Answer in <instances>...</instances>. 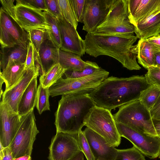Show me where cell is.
Wrapping results in <instances>:
<instances>
[{
    "instance_id": "cell-12",
    "label": "cell",
    "mask_w": 160,
    "mask_h": 160,
    "mask_svg": "<svg viewBox=\"0 0 160 160\" xmlns=\"http://www.w3.org/2000/svg\"><path fill=\"white\" fill-rule=\"evenodd\" d=\"M77 135L57 132L49 147V160H68L80 151Z\"/></svg>"
},
{
    "instance_id": "cell-13",
    "label": "cell",
    "mask_w": 160,
    "mask_h": 160,
    "mask_svg": "<svg viewBox=\"0 0 160 160\" xmlns=\"http://www.w3.org/2000/svg\"><path fill=\"white\" fill-rule=\"evenodd\" d=\"M42 74L40 66L37 62L34 67L25 69L17 82L10 89L3 92L1 101L7 105L9 109L18 113V103L26 88L35 76H41Z\"/></svg>"
},
{
    "instance_id": "cell-49",
    "label": "cell",
    "mask_w": 160,
    "mask_h": 160,
    "mask_svg": "<svg viewBox=\"0 0 160 160\" xmlns=\"http://www.w3.org/2000/svg\"><path fill=\"white\" fill-rule=\"evenodd\" d=\"M159 158H160V153L159 155Z\"/></svg>"
},
{
    "instance_id": "cell-22",
    "label": "cell",
    "mask_w": 160,
    "mask_h": 160,
    "mask_svg": "<svg viewBox=\"0 0 160 160\" xmlns=\"http://www.w3.org/2000/svg\"><path fill=\"white\" fill-rule=\"evenodd\" d=\"M25 70V63L12 61L8 64L5 68L0 72V78L5 84V91L16 84L22 75Z\"/></svg>"
},
{
    "instance_id": "cell-21",
    "label": "cell",
    "mask_w": 160,
    "mask_h": 160,
    "mask_svg": "<svg viewBox=\"0 0 160 160\" xmlns=\"http://www.w3.org/2000/svg\"><path fill=\"white\" fill-rule=\"evenodd\" d=\"M38 76L37 75L32 79L21 98L18 106V113L21 117L33 110L36 106Z\"/></svg>"
},
{
    "instance_id": "cell-28",
    "label": "cell",
    "mask_w": 160,
    "mask_h": 160,
    "mask_svg": "<svg viewBox=\"0 0 160 160\" xmlns=\"http://www.w3.org/2000/svg\"><path fill=\"white\" fill-rule=\"evenodd\" d=\"M65 71L59 63L56 64L47 73L40 77L39 83L43 87L49 88L62 77Z\"/></svg>"
},
{
    "instance_id": "cell-23",
    "label": "cell",
    "mask_w": 160,
    "mask_h": 160,
    "mask_svg": "<svg viewBox=\"0 0 160 160\" xmlns=\"http://www.w3.org/2000/svg\"><path fill=\"white\" fill-rule=\"evenodd\" d=\"M27 52V48L20 45L1 48L0 68L2 71L8 63L12 61L25 63Z\"/></svg>"
},
{
    "instance_id": "cell-17",
    "label": "cell",
    "mask_w": 160,
    "mask_h": 160,
    "mask_svg": "<svg viewBox=\"0 0 160 160\" xmlns=\"http://www.w3.org/2000/svg\"><path fill=\"white\" fill-rule=\"evenodd\" d=\"M128 18L134 26L160 11V0H127Z\"/></svg>"
},
{
    "instance_id": "cell-32",
    "label": "cell",
    "mask_w": 160,
    "mask_h": 160,
    "mask_svg": "<svg viewBox=\"0 0 160 160\" xmlns=\"http://www.w3.org/2000/svg\"><path fill=\"white\" fill-rule=\"evenodd\" d=\"M28 40L33 44L36 52H38L42 42L46 39H49L46 30L43 29H35L27 32Z\"/></svg>"
},
{
    "instance_id": "cell-46",
    "label": "cell",
    "mask_w": 160,
    "mask_h": 160,
    "mask_svg": "<svg viewBox=\"0 0 160 160\" xmlns=\"http://www.w3.org/2000/svg\"><path fill=\"white\" fill-rule=\"evenodd\" d=\"M154 126L158 136L160 137V120H153Z\"/></svg>"
},
{
    "instance_id": "cell-31",
    "label": "cell",
    "mask_w": 160,
    "mask_h": 160,
    "mask_svg": "<svg viewBox=\"0 0 160 160\" xmlns=\"http://www.w3.org/2000/svg\"><path fill=\"white\" fill-rule=\"evenodd\" d=\"M61 15L77 29V21L70 0H58Z\"/></svg>"
},
{
    "instance_id": "cell-10",
    "label": "cell",
    "mask_w": 160,
    "mask_h": 160,
    "mask_svg": "<svg viewBox=\"0 0 160 160\" xmlns=\"http://www.w3.org/2000/svg\"><path fill=\"white\" fill-rule=\"evenodd\" d=\"M12 18L27 32L35 29H50L42 11L18 0H16Z\"/></svg>"
},
{
    "instance_id": "cell-50",
    "label": "cell",
    "mask_w": 160,
    "mask_h": 160,
    "mask_svg": "<svg viewBox=\"0 0 160 160\" xmlns=\"http://www.w3.org/2000/svg\"></svg>"
},
{
    "instance_id": "cell-45",
    "label": "cell",
    "mask_w": 160,
    "mask_h": 160,
    "mask_svg": "<svg viewBox=\"0 0 160 160\" xmlns=\"http://www.w3.org/2000/svg\"><path fill=\"white\" fill-rule=\"evenodd\" d=\"M153 66L160 68V51L157 52L155 54Z\"/></svg>"
},
{
    "instance_id": "cell-41",
    "label": "cell",
    "mask_w": 160,
    "mask_h": 160,
    "mask_svg": "<svg viewBox=\"0 0 160 160\" xmlns=\"http://www.w3.org/2000/svg\"><path fill=\"white\" fill-rule=\"evenodd\" d=\"M149 112L153 120H160V96Z\"/></svg>"
},
{
    "instance_id": "cell-2",
    "label": "cell",
    "mask_w": 160,
    "mask_h": 160,
    "mask_svg": "<svg viewBox=\"0 0 160 160\" xmlns=\"http://www.w3.org/2000/svg\"><path fill=\"white\" fill-rule=\"evenodd\" d=\"M150 85L145 76H111L105 79L89 95L96 106L110 111L139 99L141 92Z\"/></svg>"
},
{
    "instance_id": "cell-20",
    "label": "cell",
    "mask_w": 160,
    "mask_h": 160,
    "mask_svg": "<svg viewBox=\"0 0 160 160\" xmlns=\"http://www.w3.org/2000/svg\"><path fill=\"white\" fill-rule=\"evenodd\" d=\"M128 21L127 0H112L110 10L105 20L98 28L113 26Z\"/></svg>"
},
{
    "instance_id": "cell-37",
    "label": "cell",
    "mask_w": 160,
    "mask_h": 160,
    "mask_svg": "<svg viewBox=\"0 0 160 160\" xmlns=\"http://www.w3.org/2000/svg\"><path fill=\"white\" fill-rule=\"evenodd\" d=\"M77 21L82 23L86 0H70Z\"/></svg>"
},
{
    "instance_id": "cell-42",
    "label": "cell",
    "mask_w": 160,
    "mask_h": 160,
    "mask_svg": "<svg viewBox=\"0 0 160 160\" xmlns=\"http://www.w3.org/2000/svg\"><path fill=\"white\" fill-rule=\"evenodd\" d=\"M0 1L2 5L1 7L12 18L13 14L15 0H0Z\"/></svg>"
},
{
    "instance_id": "cell-36",
    "label": "cell",
    "mask_w": 160,
    "mask_h": 160,
    "mask_svg": "<svg viewBox=\"0 0 160 160\" xmlns=\"http://www.w3.org/2000/svg\"><path fill=\"white\" fill-rule=\"evenodd\" d=\"M148 70L145 76L148 83L160 87V68L152 66Z\"/></svg>"
},
{
    "instance_id": "cell-18",
    "label": "cell",
    "mask_w": 160,
    "mask_h": 160,
    "mask_svg": "<svg viewBox=\"0 0 160 160\" xmlns=\"http://www.w3.org/2000/svg\"><path fill=\"white\" fill-rule=\"evenodd\" d=\"M49 39L45 40L38 52H35V61L40 66L43 75L55 64L59 63V51Z\"/></svg>"
},
{
    "instance_id": "cell-29",
    "label": "cell",
    "mask_w": 160,
    "mask_h": 160,
    "mask_svg": "<svg viewBox=\"0 0 160 160\" xmlns=\"http://www.w3.org/2000/svg\"><path fill=\"white\" fill-rule=\"evenodd\" d=\"M160 96V87L155 85H150L141 92L139 100L149 110Z\"/></svg>"
},
{
    "instance_id": "cell-9",
    "label": "cell",
    "mask_w": 160,
    "mask_h": 160,
    "mask_svg": "<svg viewBox=\"0 0 160 160\" xmlns=\"http://www.w3.org/2000/svg\"><path fill=\"white\" fill-rule=\"evenodd\" d=\"M0 28L1 48L17 45L27 48L28 32L2 7L0 9Z\"/></svg>"
},
{
    "instance_id": "cell-26",
    "label": "cell",
    "mask_w": 160,
    "mask_h": 160,
    "mask_svg": "<svg viewBox=\"0 0 160 160\" xmlns=\"http://www.w3.org/2000/svg\"><path fill=\"white\" fill-rule=\"evenodd\" d=\"M46 21L50 29L47 30L49 39L55 46L60 49L61 47L60 32L57 18L48 11H43Z\"/></svg>"
},
{
    "instance_id": "cell-43",
    "label": "cell",
    "mask_w": 160,
    "mask_h": 160,
    "mask_svg": "<svg viewBox=\"0 0 160 160\" xmlns=\"http://www.w3.org/2000/svg\"><path fill=\"white\" fill-rule=\"evenodd\" d=\"M0 160H14L12 152L9 147L5 148L0 151Z\"/></svg>"
},
{
    "instance_id": "cell-7",
    "label": "cell",
    "mask_w": 160,
    "mask_h": 160,
    "mask_svg": "<svg viewBox=\"0 0 160 160\" xmlns=\"http://www.w3.org/2000/svg\"><path fill=\"white\" fill-rule=\"evenodd\" d=\"M39 131L33 110L21 118L19 128L9 146L14 158L30 156L33 143Z\"/></svg>"
},
{
    "instance_id": "cell-48",
    "label": "cell",
    "mask_w": 160,
    "mask_h": 160,
    "mask_svg": "<svg viewBox=\"0 0 160 160\" xmlns=\"http://www.w3.org/2000/svg\"><path fill=\"white\" fill-rule=\"evenodd\" d=\"M14 160H31L30 156L25 155L14 159Z\"/></svg>"
},
{
    "instance_id": "cell-38",
    "label": "cell",
    "mask_w": 160,
    "mask_h": 160,
    "mask_svg": "<svg viewBox=\"0 0 160 160\" xmlns=\"http://www.w3.org/2000/svg\"><path fill=\"white\" fill-rule=\"evenodd\" d=\"M27 52L25 62V69L35 66V48L32 43L29 40L27 45Z\"/></svg>"
},
{
    "instance_id": "cell-35",
    "label": "cell",
    "mask_w": 160,
    "mask_h": 160,
    "mask_svg": "<svg viewBox=\"0 0 160 160\" xmlns=\"http://www.w3.org/2000/svg\"><path fill=\"white\" fill-rule=\"evenodd\" d=\"M77 139L80 150L87 160H95L83 131L81 130L77 134Z\"/></svg>"
},
{
    "instance_id": "cell-27",
    "label": "cell",
    "mask_w": 160,
    "mask_h": 160,
    "mask_svg": "<svg viewBox=\"0 0 160 160\" xmlns=\"http://www.w3.org/2000/svg\"><path fill=\"white\" fill-rule=\"evenodd\" d=\"M92 32L105 34H122L134 35L135 28L130 21L120 24L103 27L98 28Z\"/></svg>"
},
{
    "instance_id": "cell-30",
    "label": "cell",
    "mask_w": 160,
    "mask_h": 160,
    "mask_svg": "<svg viewBox=\"0 0 160 160\" xmlns=\"http://www.w3.org/2000/svg\"><path fill=\"white\" fill-rule=\"evenodd\" d=\"M49 88L43 87L41 83L38 87L35 106L40 114L44 111L50 110Z\"/></svg>"
},
{
    "instance_id": "cell-34",
    "label": "cell",
    "mask_w": 160,
    "mask_h": 160,
    "mask_svg": "<svg viewBox=\"0 0 160 160\" xmlns=\"http://www.w3.org/2000/svg\"><path fill=\"white\" fill-rule=\"evenodd\" d=\"M100 68L96 63L89 61L88 64L83 70L80 71L67 70L65 72L64 74L66 78H81L92 74Z\"/></svg>"
},
{
    "instance_id": "cell-39",
    "label": "cell",
    "mask_w": 160,
    "mask_h": 160,
    "mask_svg": "<svg viewBox=\"0 0 160 160\" xmlns=\"http://www.w3.org/2000/svg\"><path fill=\"white\" fill-rule=\"evenodd\" d=\"M47 11L57 18L62 16L58 0H45Z\"/></svg>"
},
{
    "instance_id": "cell-1",
    "label": "cell",
    "mask_w": 160,
    "mask_h": 160,
    "mask_svg": "<svg viewBox=\"0 0 160 160\" xmlns=\"http://www.w3.org/2000/svg\"><path fill=\"white\" fill-rule=\"evenodd\" d=\"M137 38L134 35L87 33L84 40L85 52L95 58L109 56L129 70H139L141 68L136 61L137 45H133Z\"/></svg>"
},
{
    "instance_id": "cell-24",
    "label": "cell",
    "mask_w": 160,
    "mask_h": 160,
    "mask_svg": "<svg viewBox=\"0 0 160 160\" xmlns=\"http://www.w3.org/2000/svg\"><path fill=\"white\" fill-rule=\"evenodd\" d=\"M137 45V58L139 63L147 69L153 66L155 54L160 50L146 39H139Z\"/></svg>"
},
{
    "instance_id": "cell-40",
    "label": "cell",
    "mask_w": 160,
    "mask_h": 160,
    "mask_svg": "<svg viewBox=\"0 0 160 160\" xmlns=\"http://www.w3.org/2000/svg\"><path fill=\"white\" fill-rule=\"evenodd\" d=\"M19 2L28 5L42 11H47L45 0H18Z\"/></svg>"
},
{
    "instance_id": "cell-4",
    "label": "cell",
    "mask_w": 160,
    "mask_h": 160,
    "mask_svg": "<svg viewBox=\"0 0 160 160\" xmlns=\"http://www.w3.org/2000/svg\"><path fill=\"white\" fill-rule=\"evenodd\" d=\"M113 115L116 122L127 125L145 133L158 136L149 110L139 99L120 107Z\"/></svg>"
},
{
    "instance_id": "cell-14",
    "label": "cell",
    "mask_w": 160,
    "mask_h": 160,
    "mask_svg": "<svg viewBox=\"0 0 160 160\" xmlns=\"http://www.w3.org/2000/svg\"><path fill=\"white\" fill-rule=\"evenodd\" d=\"M21 118L18 113L8 109L1 101L0 103V143L5 148L9 147L20 125Z\"/></svg>"
},
{
    "instance_id": "cell-3",
    "label": "cell",
    "mask_w": 160,
    "mask_h": 160,
    "mask_svg": "<svg viewBox=\"0 0 160 160\" xmlns=\"http://www.w3.org/2000/svg\"><path fill=\"white\" fill-rule=\"evenodd\" d=\"M96 106L89 94L62 95L55 113L57 132L77 134L85 126L90 110Z\"/></svg>"
},
{
    "instance_id": "cell-25",
    "label": "cell",
    "mask_w": 160,
    "mask_h": 160,
    "mask_svg": "<svg viewBox=\"0 0 160 160\" xmlns=\"http://www.w3.org/2000/svg\"><path fill=\"white\" fill-rule=\"evenodd\" d=\"M89 61H83L78 55L59 50V63L65 71H82L88 64Z\"/></svg>"
},
{
    "instance_id": "cell-19",
    "label": "cell",
    "mask_w": 160,
    "mask_h": 160,
    "mask_svg": "<svg viewBox=\"0 0 160 160\" xmlns=\"http://www.w3.org/2000/svg\"><path fill=\"white\" fill-rule=\"evenodd\" d=\"M138 38L146 39L160 34V11L157 12L134 26Z\"/></svg>"
},
{
    "instance_id": "cell-11",
    "label": "cell",
    "mask_w": 160,
    "mask_h": 160,
    "mask_svg": "<svg viewBox=\"0 0 160 160\" xmlns=\"http://www.w3.org/2000/svg\"><path fill=\"white\" fill-rule=\"evenodd\" d=\"M112 0H86L82 22V30L93 32L105 20Z\"/></svg>"
},
{
    "instance_id": "cell-16",
    "label": "cell",
    "mask_w": 160,
    "mask_h": 160,
    "mask_svg": "<svg viewBox=\"0 0 160 160\" xmlns=\"http://www.w3.org/2000/svg\"><path fill=\"white\" fill-rule=\"evenodd\" d=\"M83 132L95 160H114L118 149L110 145L102 137L86 127Z\"/></svg>"
},
{
    "instance_id": "cell-15",
    "label": "cell",
    "mask_w": 160,
    "mask_h": 160,
    "mask_svg": "<svg viewBox=\"0 0 160 160\" xmlns=\"http://www.w3.org/2000/svg\"><path fill=\"white\" fill-rule=\"evenodd\" d=\"M57 18L61 39L60 49L82 56L85 53L84 40L77 29L62 15Z\"/></svg>"
},
{
    "instance_id": "cell-33",
    "label": "cell",
    "mask_w": 160,
    "mask_h": 160,
    "mask_svg": "<svg viewBox=\"0 0 160 160\" xmlns=\"http://www.w3.org/2000/svg\"><path fill=\"white\" fill-rule=\"evenodd\" d=\"M114 160H146L143 154L134 146L126 149H118Z\"/></svg>"
},
{
    "instance_id": "cell-5",
    "label": "cell",
    "mask_w": 160,
    "mask_h": 160,
    "mask_svg": "<svg viewBox=\"0 0 160 160\" xmlns=\"http://www.w3.org/2000/svg\"><path fill=\"white\" fill-rule=\"evenodd\" d=\"M109 72L100 67L92 74L85 77L71 78L62 77L49 88L50 96L73 94H89L106 78Z\"/></svg>"
},
{
    "instance_id": "cell-6",
    "label": "cell",
    "mask_w": 160,
    "mask_h": 160,
    "mask_svg": "<svg viewBox=\"0 0 160 160\" xmlns=\"http://www.w3.org/2000/svg\"><path fill=\"white\" fill-rule=\"evenodd\" d=\"M85 126L102 137L110 145L117 147L120 144L121 137L110 110L95 106L87 116Z\"/></svg>"
},
{
    "instance_id": "cell-47",
    "label": "cell",
    "mask_w": 160,
    "mask_h": 160,
    "mask_svg": "<svg viewBox=\"0 0 160 160\" xmlns=\"http://www.w3.org/2000/svg\"><path fill=\"white\" fill-rule=\"evenodd\" d=\"M84 154L81 151L68 160H84Z\"/></svg>"
},
{
    "instance_id": "cell-44",
    "label": "cell",
    "mask_w": 160,
    "mask_h": 160,
    "mask_svg": "<svg viewBox=\"0 0 160 160\" xmlns=\"http://www.w3.org/2000/svg\"><path fill=\"white\" fill-rule=\"evenodd\" d=\"M146 39L150 43L160 50V34Z\"/></svg>"
},
{
    "instance_id": "cell-8",
    "label": "cell",
    "mask_w": 160,
    "mask_h": 160,
    "mask_svg": "<svg viewBox=\"0 0 160 160\" xmlns=\"http://www.w3.org/2000/svg\"><path fill=\"white\" fill-rule=\"evenodd\" d=\"M116 122L120 136L129 141L143 154L151 159L159 157L160 137L152 136L124 124Z\"/></svg>"
}]
</instances>
